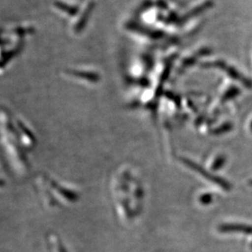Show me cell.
Masks as SVG:
<instances>
[{"instance_id": "3", "label": "cell", "mask_w": 252, "mask_h": 252, "mask_svg": "<svg viewBox=\"0 0 252 252\" xmlns=\"http://www.w3.org/2000/svg\"><path fill=\"white\" fill-rule=\"evenodd\" d=\"M5 186V181L3 180V178L0 175V189H2V188L4 187Z\"/></svg>"}, {"instance_id": "2", "label": "cell", "mask_w": 252, "mask_h": 252, "mask_svg": "<svg viewBox=\"0 0 252 252\" xmlns=\"http://www.w3.org/2000/svg\"><path fill=\"white\" fill-rule=\"evenodd\" d=\"M36 185L43 203L49 208H55V206L60 205L58 196L68 201H75L77 199L76 194L47 175L38 178Z\"/></svg>"}, {"instance_id": "1", "label": "cell", "mask_w": 252, "mask_h": 252, "mask_svg": "<svg viewBox=\"0 0 252 252\" xmlns=\"http://www.w3.org/2000/svg\"><path fill=\"white\" fill-rule=\"evenodd\" d=\"M0 145L15 174L23 175L29 168L28 154L36 145V138L22 120L0 110Z\"/></svg>"}]
</instances>
